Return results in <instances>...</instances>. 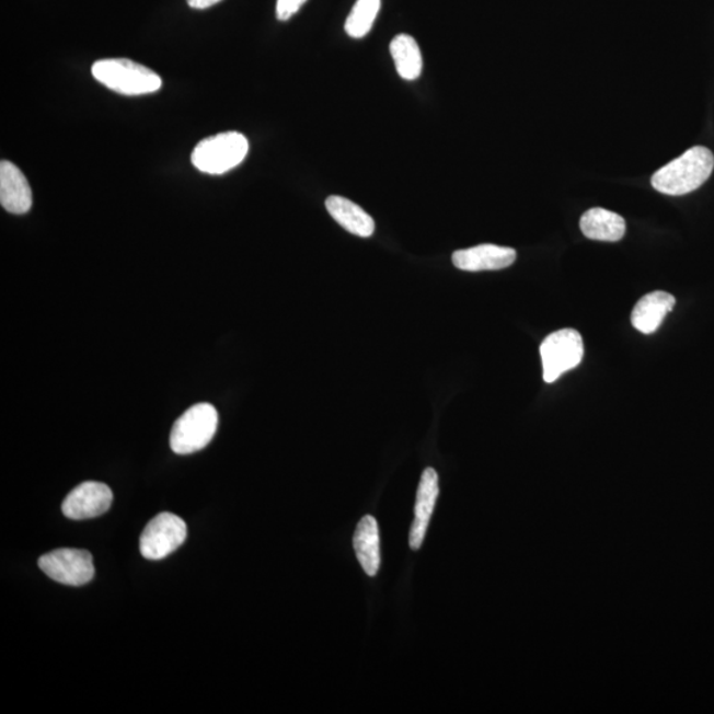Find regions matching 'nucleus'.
<instances>
[{
	"instance_id": "nucleus-4",
	"label": "nucleus",
	"mask_w": 714,
	"mask_h": 714,
	"mask_svg": "<svg viewBox=\"0 0 714 714\" xmlns=\"http://www.w3.org/2000/svg\"><path fill=\"white\" fill-rule=\"evenodd\" d=\"M247 151V139L241 133H221L197 143L191 161L204 174L222 175L244 162Z\"/></svg>"
},
{
	"instance_id": "nucleus-18",
	"label": "nucleus",
	"mask_w": 714,
	"mask_h": 714,
	"mask_svg": "<svg viewBox=\"0 0 714 714\" xmlns=\"http://www.w3.org/2000/svg\"><path fill=\"white\" fill-rule=\"evenodd\" d=\"M306 2H308V0H277L278 21H289V19L295 16L297 12L302 9V5Z\"/></svg>"
},
{
	"instance_id": "nucleus-10",
	"label": "nucleus",
	"mask_w": 714,
	"mask_h": 714,
	"mask_svg": "<svg viewBox=\"0 0 714 714\" xmlns=\"http://www.w3.org/2000/svg\"><path fill=\"white\" fill-rule=\"evenodd\" d=\"M439 495L438 474L435 469H426L417 491L416 507H414V521L410 534V544L413 551L419 550L424 544L427 527L435 513Z\"/></svg>"
},
{
	"instance_id": "nucleus-11",
	"label": "nucleus",
	"mask_w": 714,
	"mask_h": 714,
	"mask_svg": "<svg viewBox=\"0 0 714 714\" xmlns=\"http://www.w3.org/2000/svg\"><path fill=\"white\" fill-rule=\"evenodd\" d=\"M0 203L10 214L24 215L32 207V191L27 177L14 163H0Z\"/></svg>"
},
{
	"instance_id": "nucleus-15",
	"label": "nucleus",
	"mask_w": 714,
	"mask_h": 714,
	"mask_svg": "<svg viewBox=\"0 0 714 714\" xmlns=\"http://www.w3.org/2000/svg\"><path fill=\"white\" fill-rule=\"evenodd\" d=\"M579 227L586 238L596 241L615 242L626 233V221L622 216L603 208L586 210Z\"/></svg>"
},
{
	"instance_id": "nucleus-3",
	"label": "nucleus",
	"mask_w": 714,
	"mask_h": 714,
	"mask_svg": "<svg viewBox=\"0 0 714 714\" xmlns=\"http://www.w3.org/2000/svg\"><path fill=\"white\" fill-rule=\"evenodd\" d=\"M218 426L219 413L214 405L200 403L189 407L172 426V451L187 456L207 448L218 431Z\"/></svg>"
},
{
	"instance_id": "nucleus-7",
	"label": "nucleus",
	"mask_w": 714,
	"mask_h": 714,
	"mask_svg": "<svg viewBox=\"0 0 714 714\" xmlns=\"http://www.w3.org/2000/svg\"><path fill=\"white\" fill-rule=\"evenodd\" d=\"M41 569L54 581L82 586L94 577L92 554L84 550H56L44 554L39 560Z\"/></svg>"
},
{
	"instance_id": "nucleus-13",
	"label": "nucleus",
	"mask_w": 714,
	"mask_h": 714,
	"mask_svg": "<svg viewBox=\"0 0 714 714\" xmlns=\"http://www.w3.org/2000/svg\"><path fill=\"white\" fill-rule=\"evenodd\" d=\"M354 548L359 563L367 576L378 575L381 564L380 531L373 516H365L357 526L354 536Z\"/></svg>"
},
{
	"instance_id": "nucleus-12",
	"label": "nucleus",
	"mask_w": 714,
	"mask_h": 714,
	"mask_svg": "<svg viewBox=\"0 0 714 714\" xmlns=\"http://www.w3.org/2000/svg\"><path fill=\"white\" fill-rule=\"evenodd\" d=\"M676 299L666 291H654L636 303L631 323L640 333L649 335L661 326L663 321L675 308Z\"/></svg>"
},
{
	"instance_id": "nucleus-5",
	"label": "nucleus",
	"mask_w": 714,
	"mask_h": 714,
	"mask_svg": "<svg viewBox=\"0 0 714 714\" xmlns=\"http://www.w3.org/2000/svg\"><path fill=\"white\" fill-rule=\"evenodd\" d=\"M544 381L554 382L565 372L581 365L584 341L577 330L564 329L545 337L540 347Z\"/></svg>"
},
{
	"instance_id": "nucleus-9",
	"label": "nucleus",
	"mask_w": 714,
	"mask_h": 714,
	"mask_svg": "<svg viewBox=\"0 0 714 714\" xmlns=\"http://www.w3.org/2000/svg\"><path fill=\"white\" fill-rule=\"evenodd\" d=\"M516 261L513 247L483 244L452 254V264L464 272L502 270Z\"/></svg>"
},
{
	"instance_id": "nucleus-19",
	"label": "nucleus",
	"mask_w": 714,
	"mask_h": 714,
	"mask_svg": "<svg viewBox=\"0 0 714 714\" xmlns=\"http://www.w3.org/2000/svg\"><path fill=\"white\" fill-rule=\"evenodd\" d=\"M187 2L191 9L206 10L222 2V0H187Z\"/></svg>"
},
{
	"instance_id": "nucleus-6",
	"label": "nucleus",
	"mask_w": 714,
	"mask_h": 714,
	"mask_svg": "<svg viewBox=\"0 0 714 714\" xmlns=\"http://www.w3.org/2000/svg\"><path fill=\"white\" fill-rule=\"evenodd\" d=\"M187 539V525L178 516L163 513L146 526L140 536V553L145 558L158 561L170 556Z\"/></svg>"
},
{
	"instance_id": "nucleus-8",
	"label": "nucleus",
	"mask_w": 714,
	"mask_h": 714,
	"mask_svg": "<svg viewBox=\"0 0 714 714\" xmlns=\"http://www.w3.org/2000/svg\"><path fill=\"white\" fill-rule=\"evenodd\" d=\"M112 503L113 493L105 483L85 482L62 502V514L72 520L93 519L110 511Z\"/></svg>"
},
{
	"instance_id": "nucleus-14",
	"label": "nucleus",
	"mask_w": 714,
	"mask_h": 714,
	"mask_svg": "<svg viewBox=\"0 0 714 714\" xmlns=\"http://www.w3.org/2000/svg\"><path fill=\"white\" fill-rule=\"evenodd\" d=\"M326 207L331 218L342 226L349 233L359 238H371L375 232V221L365 209L354 201L342 196H330Z\"/></svg>"
},
{
	"instance_id": "nucleus-1",
	"label": "nucleus",
	"mask_w": 714,
	"mask_h": 714,
	"mask_svg": "<svg viewBox=\"0 0 714 714\" xmlns=\"http://www.w3.org/2000/svg\"><path fill=\"white\" fill-rule=\"evenodd\" d=\"M714 168L711 150L696 146L656 171L652 184L665 195L681 196L693 193L710 178Z\"/></svg>"
},
{
	"instance_id": "nucleus-2",
	"label": "nucleus",
	"mask_w": 714,
	"mask_h": 714,
	"mask_svg": "<svg viewBox=\"0 0 714 714\" xmlns=\"http://www.w3.org/2000/svg\"><path fill=\"white\" fill-rule=\"evenodd\" d=\"M92 74L102 85L124 95L156 93L162 87V79L156 72L127 59L95 61Z\"/></svg>"
},
{
	"instance_id": "nucleus-17",
	"label": "nucleus",
	"mask_w": 714,
	"mask_h": 714,
	"mask_svg": "<svg viewBox=\"0 0 714 714\" xmlns=\"http://www.w3.org/2000/svg\"><path fill=\"white\" fill-rule=\"evenodd\" d=\"M381 8V0H357L353 11L349 12L346 22V32L354 39H361L378 18Z\"/></svg>"
},
{
	"instance_id": "nucleus-16",
	"label": "nucleus",
	"mask_w": 714,
	"mask_h": 714,
	"mask_svg": "<svg viewBox=\"0 0 714 714\" xmlns=\"http://www.w3.org/2000/svg\"><path fill=\"white\" fill-rule=\"evenodd\" d=\"M391 55L398 73L407 81L417 80L423 73V54L414 37L401 34L391 43Z\"/></svg>"
}]
</instances>
